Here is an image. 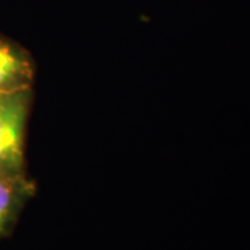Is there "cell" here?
Listing matches in <instances>:
<instances>
[{
    "mask_svg": "<svg viewBox=\"0 0 250 250\" xmlns=\"http://www.w3.org/2000/svg\"><path fill=\"white\" fill-rule=\"evenodd\" d=\"M22 192L21 175H0V231L9 221Z\"/></svg>",
    "mask_w": 250,
    "mask_h": 250,
    "instance_id": "3957f363",
    "label": "cell"
},
{
    "mask_svg": "<svg viewBox=\"0 0 250 250\" xmlns=\"http://www.w3.org/2000/svg\"><path fill=\"white\" fill-rule=\"evenodd\" d=\"M32 67L20 49L0 38V95L29 90Z\"/></svg>",
    "mask_w": 250,
    "mask_h": 250,
    "instance_id": "7a4b0ae2",
    "label": "cell"
},
{
    "mask_svg": "<svg viewBox=\"0 0 250 250\" xmlns=\"http://www.w3.org/2000/svg\"><path fill=\"white\" fill-rule=\"evenodd\" d=\"M28 92L0 95V175H21Z\"/></svg>",
    "mask_w": 250,
    "mask_h": 250,
    "instance_id": "6da1fadb",
    "label": "cell"
}]
</instances>
